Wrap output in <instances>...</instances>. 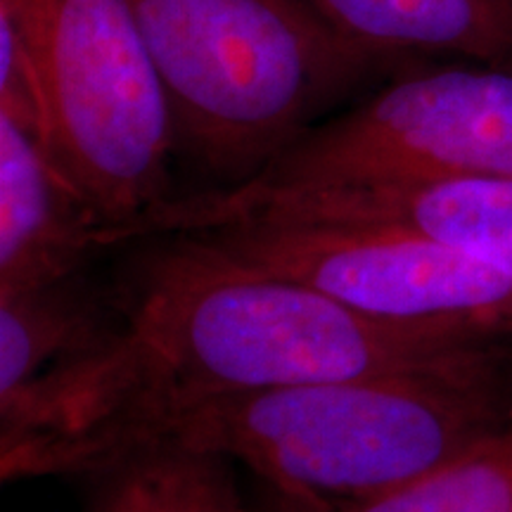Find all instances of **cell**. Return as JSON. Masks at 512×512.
I'll return each mask as SVG.
<instances>
[{"label": "cell", "mask_w": 512, "mask_h": 512, "mask_svg": "<svg viewBox=\"0 0 512 512\" xmlns=\"http://www.w3.org/2000/svg\"><path fill=\"white\" fill-rule=\"evenodd\" d=\"M126 330L105 354L0 396V477H98L174 415L233 394L460 368L510 354L512 330L396 323L313 287L159 235L117 280Z\"/></svg>", "instance_id": "obj_1"}, {"label": "cell", "mask_w": 512, "mask_h": 512, "mask_svg": "<svg viewBox=\"0 0 512 512\" xmlns=\"http://www.w3.org/2000/svg\"><path fill=\"white\" fill-rule=\"evenodd\" d=\"M510 420L512 351L460 368L221 396L174 415L147 448L228 458L271 489L368 501L437 470Z\"/></svg>", "instance_id": "obj_2"}, {"label": "cell", "mask_w": 512, "mask_h": 512, "mask_svg": "<svg viewBox=\"0 0 512 512\" xmlns=\"http://www.w3.org/2000/svg\"><path fill=\"white\" fill-rule=\"evenodd\" d=\"M166 91L176 157L214 188L259 176L332 107L408 62L313 0H128Z\"/></svg>", "instance_id": "obj_3"}, {"label": "cell", "mask_w": 512, "mask_h": 512, "mask_svg": "<svg viewBox=\"0 0 512 512\" xmlns=\"http://www.w3.org/2000/svg\"><path fill=\"white\" fill-rule=\"evenodd\" d=\"M34 81L41 140L105 226V249L178 195L166 91L128 0H0Z\"/></svg>", "instance_id": "obj_4"}, {"label": "cell", "mask_w": 512, "mask_h": 512, "mask_svg": "<svg viewBox=\"0 0 512 512\" xmlns=\"http://www.w3.org/2000/svg\"><path fill=\"white\" fill-rule=\"evenodd\" d=\"M512 178V67L413 60L306 128L254 176L200 190L214 202L299 192Z\"/></svg>", "instance_id": "obj_5"}, {"label": "cell", "mask_w": 512, "mask_h": 512, "mask_svg": "<svg viewBox=\"0 0 512 512\" xmlns=\"http://www.w3.org/2000/svg\"><path fill=\"white\" fill-rule=\"evenodd\" d=\"M178 235L230 266L313 287L366 316L512 330L510 273L411 230L228 223Z\"/></svg>", "instance_id": "obj_6"}, {"label": "cell", "mask_w": 512, "mask_h": 512, "mask_svg": "<svg viewBox=\"0 0 512 512\" xmlns=\"http://www.w3.org/2000/svg\"><path fill=\"white\" fill-rule=\"evenodd\" d=\"M209 223L411 230L482 256L512 275V178H458L216 202L209 207Z\"/></svg>", "instance_id": "obj_7"}, {"label": "cell", "mask_w": 512, "mask_h": 512, "mask_svg": "<svg viewBox=\"0 0 512 512\" xmlns=\"http://www.w3.org/2000/svg\"><path fill=\"white\" fill-rule=\"evenodd\" d=\"M105 226L43 140L0 114V297L86 271Z\"/></svg>", "instance_id": "obj_8"}, {"label": "cell", "mask_w": 512, "mask_h": 512, "mask_svg": "<svg viewBox=\"0 0 512 512\" xmlns=\"http://www.w3.org/2000/svg\"><path fill=\"white\" fill-rule=\"evenodd\" d=\"M126 330L117 283L86 271L0 297V396L76 366L119 342Z\"/></svg>", "instance_id": "obj_9"}, {"label": "cell", "mask_w": 512, "mask_h": 512, "mask_svg": "<svg viewBox=\"0 0 512 512\" xmlns=\"http://www.w3.org/2000/svg\"><path fill=\"white\" fill-rule=\"evenodd\" d=\"M339 31L392 57L512 67V0H313Z\"/></svg>", "instance_id": "obj_10"}, {"label": "cell", "mask_w": 512, "mask_h": 512, "mask_svg": "<svg viewBox=\"0 0 512 512\" xmlns=\"http://www.w3.org/2000/svg\"><path fill=\"white\" fill-rule=\"evenodd\" d=\"M271 496L285 512H512V420L437 470L384 496L330 501L280 489H271Z\"/></svg>", "instance_id": "obj_11"}, {"label": "cell", "mask_w": 512, "mask_h": 512, "mask_svg": "<svg viewBox=\"0 0 512 512\" xmlns=\"http://www.w3.org/2000/svg\"><path fill=\"white\" fill-rule=\"evenodd\" d=\"M98 479L91 512H252L233 463L174 446L147 448Z\"/></svg>", "instance_id": "obj_12"}, {"label": "cell", "mask_w": 512, "mask_h": 512, "mask_svg": "<svg viewBox=\"0 0 512 512\" xmlns=\"http://www.w3.org/2000/svg\"><path fill=\"white\" fill-rule=\"evenodd\" d=\"M261 512H283V508H280V505H278V503H275L271 496H268V501H266V505H264V510H261Z\"/></svg>", "instance_id": "obj_13"}]
</instances>
